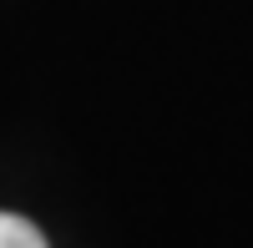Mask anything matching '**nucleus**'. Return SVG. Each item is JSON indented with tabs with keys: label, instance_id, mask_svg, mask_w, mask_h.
Masks as SVG:
<instances>
[{
	"label": "nucleus",
	"instance_id": "nucleus-1",
	"mask_svg": "<svg viewBox=\"0 0 253 248\" xmlns=\"http://www.w3.org/2000/svg\"><path fill=\"white\" fill-rule=\"evenodd\" d=\"M0 248H46V233L20 213H0Z\"/></svg>",
	"mask_w": 253,
	"mask_h": 248
}]
</instances>
